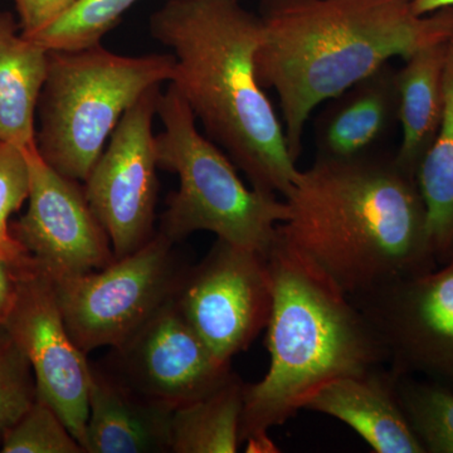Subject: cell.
Masks as SVG:
<instances>
[{"instance_id": "obj_26", "label": "cell", "mask_w": 453, "mask_h": 453, "mask_svg": "<svg viewBox=\"0 0 453 453\" xmlns=\"http://www.w3.org/2000/svg\"><path fill=\"white\" fill-rule=\"evenodd\" d=\"M79 0H14L20 33L31 38L64 17Z\"/></svg>"}, {"instance_id": "obj_3", "label": "cell", "mask_w": 453, "mask_h": 453, "mask_svg": "<svg viewBox=\"0 0 453 453\" xmlns=\"http://www.w3.org/2000/svg\"><path fill=\"white\" fill-rule=\"evenodd\" d=\"M149 33L174 56L170 85L252 188L285 198L300 170L256 76L258 14L241 0H168Z\"/></svg>"}, {"instance_id": "obj_14", "label": "cell", "mask_w": 453, "mask_h": 453, "mask_svg": "<svg viewBox=\"0 0 453 453\" xmlns=\"http://www.w3.org/2000/svg\"><path fill=\"white\" fill-rule=\"evenodd\" d=\"M173 411L155 403L110 366L92 365L85 453L172 451Z\"/></svg>"}, {"instance_id": "obj_2", "label": "cell", "mask_w": 453, "mask_h": 453, "mask_svg": "<svg viewBox=\"0 0 453 453\" xmlns=\"http://www.w3.org/2000/svg\"><path fill=\"white\" fill-rule=\"evenodd\" d=\"M256 76L273 88L294 159L310 116L395 57L453 35V8L418 16L411 0H261Z\"/></svg>"}, {"instance_id": "obj_19", "label": "cell", "mask_w": 453, "mask_h": 453, "mask_svg": "<svg viewBox=\"0 0 453 453\" xmlns=\"http://www.w3.org/2000/svg\"><path fill=\"white\" fill-rule=\"evenodd\" d=\"M427 213L432 253L437 265L453 256V35L445 73V109L440 130L416 172Z\"/></svg>"}, {"instance_id": "obj_1", "label": "cell", "mask_w": 453, "mask_h": 453, "mask_svg": "<svg viewBox=\"0 0 453 453\" xmlns=\"http://www.w3.org/2000/svg\"><path fill=\"white\" fill-rule=\"evenodd\" d=\"M283 201L279 234L353 301L438 266L416 177L395 157H316Z\"/></svg>"}, {"instance_id": "obj_23", "label": "cell", "mask_w": 453, "mask_h": 453, "mask_svg": "<svg viewBox=\"0 0 453 453\" xmlns=\"http://www.w3.org/2000/svg\"><path fill=\"white\" fill-rule=\"evenodd\" d=\"M0 453H85L58 413L40 396L11 428Z\"/></svg>"}, {"instance_id": "obj_6", "label": "cell", "mask_w": 453, "mask_h": 453, "mask_svg": "<svg viewBox=\"0 0 453 453\" xmlns=\"http://www.w3.org/2000/svg\"><path fill=\"white\" fill-rule=\"evenodd\" d=\"M174 56H122L105 47L49 50L35 144L44 162L85 181L124 113L172 79Z\"/></svg>"}, {"instance_id": "obj_13", "label": "cell", "mask_w": 453, "mask_h": 453, "mask_svg": "<svg viewBox=\"0 0 453 453\" xmlns=\"http://www.w3.org/2000/svg\"><path fill=\"white\" fill-rule=\"evenodd\" d=\"M113 372L155 403L174 411L199 401L232 374L196 335L175 296L121 347L112 349Z\"/></svg>"}, {"instance_id": "obj_4", "label": "cell", "mask_w": 453, "mask_h": 453, "mask_svg": "<svg viewBox=\"0 0 453 453\" xmlns=\"http://www.w3.org/2000/svg\"><path fill=\"white\" fill-rule=\"evenodd\" d=\"M273 305L267 324L270 365L244 387L241 440L247 452H277L270 431L303 410L332 381L388 365L374 327L308 256L277 231L267 253Z\"/></svg>"}, {"instance_id": "obj_5", "label": "cell", "mask_w": 453, "mask_h": 453, "mask_svg": "<svg viewBox=\"0 0 453 453\" xmlns=\"http://www.w3.org/2000/svg\"><path fill=\"white\" fill-rule=\"evenodd\" d=\"M157 166L179 179L166 199L159 231L174 243L199 231L266 255L288 217L279 196L244 186L228 155L198 129L195 113L169 83L157 103Z\"/></svg>"}, {"instance_id": "obj_18", "label": "cell", "mask_w": 453, "mask_h": 453, "mask_svg": "<svg viewBox=\"0 0 453 453\" xmlns=\"http://www.w3.org/2000/svg\"><path fill=\"white\" fill-rule=\"evenodd\" d=\"M0 12V142L35 148V115L49 70V50L17 33Z\"/></svg>"}, {"instance_id": "obj_10", "label": "cell", "mask_w": 453, "mask_h": 453, "mask_svg": "<svg viewBox=\"0 0 453 453\" xmlns=\"http://www.w3.org/2000/svg\"><path fill=\"white\" fill-rule=\"evenodd\" d=\"M354 303L383 342L393 372L453 389V256Z\"/></svg>"}, {"instance_id": "obj_9", "label": "cell", "mask_w": 453, "mask_h": 453, "mask_svg": "<svg viewBox=\"0 0 453 453\" xmlns=\"http://www.w3.org/2000/svg\"><path fill=\"white\" fill-rule=\"evenodd\" d=\"M160 95V85H155L127 109L83 181L115 258L135 252L155 234L159 166L153 125Z\"/></svg>"}, {"instance_id": "obj_27", "label": "cell", "mask_w": 453, "mask_h": 453, "mask_svg": "<svg viewBox=\"0 0 453 453\" xmlns=\"http://www.w3.org/2000/svg\"><path fill=\"white\" fill-rule=\"evenodd\" d=\"M23 268L0 256V326L5 324L16 303Z\"/></svg>"}, {"instance_id": "obj_15", "label": "cell", "mask_w": 453, "mask_h": 453, "mask_svg": "<svg viewBox=\"0 0 453 453\" xmlns=\"http://www.w3.org/2000/svg\"><path fill=\"white\" fill-rule=\"evenodd\" d=\"M392 369L340 378L309 399L303 410L326 414L354 429L377 453H426L396 393Z\"/></svg>"}, {"instance_id": "obj_7", "label": "cell", "mask_w": 453, "mask_h": 453, "mask_svg": "<svg viewBox=\"0 0 453 453\" xmlns=\"http://www.w3.org/2000/svg\"><path fill=\"white\" fill-rule=\"evenodd\" d=\"M162 232L109 266L53 280L68 332L83 353L121 347L177 294L187 268Z\"/></svg>"}, {"instance_id": "obj_20", "label": "cell", "mask_w": 453, "mask_h": 453, "mask_svg": "<svg viewBox=\"0 0 453 453\" xmlns=\"http://www.w3.org/2000/svg\"><path fill=\"white\" fill-rule=\"evenodd\" d=\"M246 384L232 374L210 395L173 412L170 453H235Z\"/></svg>"}, {"instance_id": "obj_11", "label": "cell", "mask_w": 453, "mask_h": 453, "mask_svg": "<svg viewBox=\"0 0 453 453\" xmlns=\"http://www.w3.org/2000/svg\"><path fill=\"white\" fill-rule=\"evenodd\" d=\"M3 326L28 359L38 396L58 413L83 449L91 363L68 332L53 280L37 262L23 268L16 303Z\"/></svg>"}, {"instance_id": "obj_17", "label": "cell", "mask_w": 453, "mask_h": 453, "mask_svg": "<svg viewBox=\"0 0 453 453\" xmlns=\"http://www.w3.org/2000/svg\"><path fill=\"white\" fill-rule=\"evenodd\" d=\"M449 41L417 50L396 71V119L402 142L395 160L414 177L442 121Z\"/></svg>"}, {"instance_id": "obj_12", "label": "cell", "mask_w": 453, "mask_h": 453, "mask_svg": "<svg viewBox=\"0 0 453 453\" xmlns=\"http://www.w3.org/2000/svg\"><path fill=\"white\" fill-rule=\"evenodd\" d=\"M28 210L11 231L52 280L101 270L115 261L109 234L86 198L82 181L44 162L37 146L26 149Z\"/></svg>"}, {"instance_id": "obj_22", "label": "cell", "mask_w": 453, "mask_h": 453, "mask_svg": "<svg viewBox=\"0 0 453 453\" xmlns=\"http://www.w3.org/2000/svg\"><path fill=\"white\" fill-rule=\"evenodd\" d=\"M138 0H79L64 17L28 38L49 50H77L101 41Z\"/></svg>"}, {"instance_id": "obj_25", "label": "cell", "mask_w": 453, "mask_h": 453, "mask_svg": "<svg viewBox=\"0 0 453 453\" xmlns=\"http://www.w3.org/2000/svg\"><path fill=\"white\" fill-rule=\"evenodd\" d=\"M37 386L28 359L0 326V445L3 438L37 399Z\"/></svg>"}, {"instance_id": "obj_28", "label": "cell", "mask_w": 453, "mask_h": 453, "mask_svg": "<svg viewBox=\"0 0 453 453\" xmlns=\"http://www.w3.org/2000/svg\"><path fill=\"white\" fill-rule=\"evenodd\" d=\"M418 16H427L441 9L453 8V0H411Z\"/></svg>"}, {"instance_id": "obj_8", "label": "cell", "mask_w": 453, "mask_h": 453, "mask_svg": "<svg viewBox=\"0 0 453 453\" xmlns=\"http://www.w3.org/2000/svg\"><path fill=\"white\" fill-rule=\"evenodd\" d=\"M188 324L222 362L246 350L266 330L273 281L266 255L217 238L175 294Z\"/></svg>"}, {"instance_id": "obj_24", "label": "cell", "mask_w": 453, "mask_h": 453, "mask_svg": "<svg viewBox=\"0 0 453 453\" xmlns=\"http://www.w3.org/2000/svg\"><path fill=\"white\" fill-rule=\"evenodd\" d=\"M29 195V166L25 149L0 142V256L19 267L35 264L11 231V217Z\"/></svg>"}, {"instance_id": "obj_21", "label": "cell", "mask_w": 453, "mask_h": 453, "mask_svg": "<svg viewBox=\"0 0 453 453\" xmlns=\"http://www.w3.org/2000/svg\"><path fill=\"white\" fill-rule=\"evenodd\" d=\"M396 393L414 434L429 453H453V389L396 374Z\"/></svg>"}, {"instance_id": "obj_16", "label": "cell", "mask_w": 453, "mask_h": 453, "mask_svg": "<svg viewBox=\"0 0 453 453\" xmlns=\"http://www.w3.org/2000/svg\"><path fill=\"white\" fill-rule=\"evenodd\" d=\"M326 104L316 120L318 157L349 159L372 153L396 119V71L384 65Z\"/></svg>"}]
</instances>
